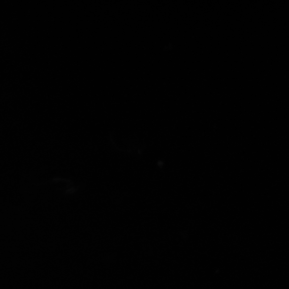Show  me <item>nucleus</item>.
Instances as JSON below:
<instances>
[]
</instances>
